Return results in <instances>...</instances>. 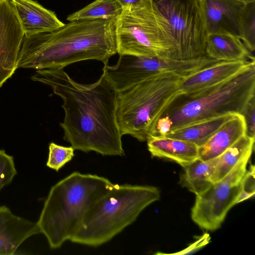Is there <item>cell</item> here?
Here are the masks:
<instances>
[{
    "instance_id": "obj_30",
    "label": "cell",
    "mask_w": 255,
    "mask_h": 255,
    "mask_svg": "<svg viewBox=\"0 0 255 255\" xmlns=\"http://www.w3.org/2000/svg\"><path fill=\"white\" fill-rule=\"evenodd\" d=\"M241 0L244 1L246 2H248L252 1H253V0Z\"/></svg>"
},
{
    "instance_id": "obj_3",
    "label": "cell",
    "mask_w": 255,
    "mask_h": 255,
    "mask_svg": "<svg viewBox=\"0 0 255 255\" xmlns=\"http://www.w3.org/2000/svg\"><path fill=\"white\" fill-rule=\"evenodd\" d=\"M113 184L101 176L75 171L51 188L37 222L51 249L71 240L89 207Z\"/></svg>"
},
{
    "instance_id": "obj_29",
    "label": "cell",
    "mask_w": 255,
    "mask_h": 255,
    "mask_svg": "<svg viewBox=\"0 0 255 255\" xmlns=\"http://www.w3.org/2000/svg\"><path fill=\"white\" fill-rule=\"evenodd\" d=\"M122 6V8L128 7L137 8L145 6L151 0H117Z\"/></svg>"
},
{
    "instance_id": "obj_21",
    "label": "cell",
    "mask_w": 255,
    "mask_h": 255,
    "mask_svg": "<svg viewBox=\"0 0 255 255\" xmlns=\"http://www.w3.org/2000/svg\"><path fill=\"white\" fill-rule=\"evenodd\" d=\"M122 7L117 0H95L79 10L68 15L71 21L79 19H97L116 17Z\"/></svg>"
},
{
    "instance_id": "obj_8",
    "label": "cell",
    "mask_w": 255,
    "mask_h": 255,
    "mask_svg": "<svg viewBox=\"0 0 255 255\" xmlns=\"http://www.w3.org/2000/svg\"><path fill=\"white\" fill-rule=\"evenodd\" d=\"M169 27L175 59H193L206 55L207 32L201 0H152Z\"/></svg>"
},
{
    "instance_id": "obj_2",
    "label": "cell",
    "mask_w": 255,
    "mask_h": 255,
    "mask_svg": "<svg viewBox=\"0 0 255 255\" xmlns=\"http://www.w3.org/2000/svg\"><path fill=\"white\" fill-rule=\"evenodd\" d=\"M116 17L75 20L51 32L24 35L17 68L62 69L88 60L108 64L117 53Z\"/></svg>"
},
{
    "instance_id": "obj_23",
    "label": "cell",
    "mask_w": 255,
    "mask_h": 255,
    "mask_svg": "<svg viewBox=\"0 0 255 255\" xmlns=\"http://www.w3.org/2000/svg\"><path fill=\"white\" fill-rule=\"evenodd\" d=\"M75 149L71 146H64L51 142L49 145V154L46 165L58 171L75 156Z\"/></svg>"
},
{
    "instance_id": "obj_12",
    "label": "cell",
    "mask_w": 255,
    "mask_h": 255,
    "mask_svg": "<svg viewBox=\"0 0 255 255\" xmlns=\"http://www.w3.org/2000/svg\"><path fill=\"white\" fill-rule=\"evenodd\" d=\"M255 58L219 61L183 79L180 85L181 96L192 98L220 85L255 62Z\"/></svg>"
},
{
    "instance_id": "obj_13",
    "label": "cell",
    "mask_w": 255,
    "mask_h": 255,
    "mask_svg": "<svg viewBox=\"0 0 255 255\" xmlns=\"http://www.w3.org/2000/svg\"><path fill=\"white\" fill-rule=\"evenodd\" d=\"M41 233L37 223L14 215L0 206V255H12L29 237Z\"/></svg>"
},
{
    "instance_id": "obj_11",
    "label": "cell",
    "mask_w": 255,
    "mask_h": 255,
    "mask_svg": "<svg viewBox=\"0 0 255 255\" xmlns=\"http://www.w3.org/2000/svg\"><path fill=\"white\" fill-rule=\"evenodd\" d=\"M201 1L207 35L226 33L241 39L247 2L241 0Z\"/></svg>"
},
{
    "instance_id": "obj_20",
    "label": "cell",
    "mask_w": 255,
    "mask_h": 255,
    "mask_svg": "<svg viewBox=\"0 0 255 255\" xmlns=\"http://www.w3.org/2000/svg\"><path fill=\"white\" fill-rule=\"evenodd\" d=\"M254 143L255 139L245 134L220 155L211 177L212 183L222 180L240 161L247 156L252 155Z\"/></svg>"
},
{
    "instance_id": "obj_1",
    "label": "cell",
    "mask_w": 255,
    "mask_h": 255,
    "mask_svg": "<svg viewBox=\"0 0 255 255\" xmlns=\"http://www.w3.org/2000/svg\"><path fill=\"white\" fill-rule=\"evenodd\" d=\"M33 81L52 89L63 100V139L75 149L103 156L125 155L117 112V93L102 74L95 82L81 84L64 70H38Z\"/></svg>"
},
{
    "instance_id": "obj_10",
    "label": "cell",
    "mask_w": 255,
    "mask_h": 255,
    "mask_svg": "<svg viewBox=\"0 0 255 255\" xmlns=\"http://www.w3.org/2000/svg\"><path fill=\"white\" fill-rule=\"evenodd\" d=\"M24 37L11 0H0V88L14 73Z\"/></svg>"
},
{
    "instance_id": "obj_17",
    "label": "cell",
    "mask_w": 255,
    "mask_h": 255,
    "mask_svg": "<svg viewBox=\"0 0 255 255\" xmlns=\"http://www.w3.org/2000/svg\"><path fill=\"white\" fill-rule=\"evenodd\" d=\"M206 55L220 61H234L255 58L239 38L226 33L207 35Z\"/></svg>"
},
{
    "instance_id": "obj_7",
    "label": "cell",
    "mask_w": 255,
    "mask_h": 255,
    "mask_svg": "<svg viewBox=\"0 0 255 255\" xmlns=\"http://www.w3.org/2000/svg\"><path fill=\"white\" fill-rule=\"evenodd\" d=\"M115 32L119 55L174 58L169 27L152 0L139 8H123L116 17Z\"/></svg>"
},
{
    "instance_id": "obj_19",
    "label": "cell",
    "mask_w": 255,
    "mask_h": 255,
    "mask_svg": "<svg viewBox=\"0 0 255 255\" xmlns=\"http://www.w3.org/2000/svg\"><path fill=\"white\" fill-rule=\"evenodd\" d=\"M234 115L228 114L197 122L171 130L165 136L189 141L199 147Z\"/></svg>"
},
{
    "instance_id": "obj_15",
    "label": "cell",
    "mask_w": 255,
    "mask_h": 255,
    "mask_svg": "<svg viewBox=\"0 0 255 255\" xmlns=\"http://www.w3.org/2000/svg\"><path fill=\"white\" fill-rule=\"evenodd\" d=\"M146 141L152 157L174 161L183 167L198 158V146L189 141L159 135H150Z\"/></svg>"
},
{
    "instance_id": "obj_16",
    "label": "cell",
    "mask_w": 255,
    "mask_h": 255,
    "mask_svg": "<svg viewBox=\"0 0 255 255\" xmlns=\"http://www.w3.org/2000/svg\"><path fill=\"white\" fill-rule=\"evenodd\" d=\"M245 133L246 125L243 115L235 114L204 144L198 147V158L207 161L219 156Z\"/></svg>"
},
{
    "instance_id": "obj_9",
    "label": "cell",
    "mask_w": 255,
    "mask_h": 255,
    "mask_svg": "<svg viewBox=\"0 0 255 255\" xmlns=\"http://www.w3.org/2000/svg\"><path fill=\"white\" fill-rule=\"evenodd\" d=\"M251 155L242 159L222 180L196 195L191 216L200 228L213 231L221 227L229 211L236 204Z\"/></svg>"
},
{
    "instance_id": "obj_4",
    "label": "cell",
    "mask_w": 255,
    "mask_h": 255,
    "mask_svg": "<svg viewBox=\"0 0 255 255\" xmlns=\"http://www.w3.org/2000/svg\"><path fill=\"white\" fill-rule=\"evenodd\" d=\"M159 189L148 185H113L89 207L71 240L96 247L111 241L158 200Z\"/></svg>"
},
{
    "instance_id": "obj_26",
    "label": "cell",
    "mask_w": 255,
    "mask_h": 255,
    "mask_svg": "<svg viewBox=\"0 0 255 255\" xmlns=\"http://www.w3.org/2000/svg\"><path fill=\"white\" fill-rule=\"evenodd\" d=\"M242 192L249 194L251 197L255 195V166L252 165L247 170L242 182Z\"/></svg>"
},
{
    "instance_id": "obj_25",
    "label": "cell",
    "mask_w": 255,
    "mask_h": 255,
    "mask_svg": "<svg viewBox=\"0 0 255 255\" xmlns=\"http://www.w3.org/2000/svg\"><path fill=\"white\" fill-rule=\"evenodd\" d=\"M243 115L246 125L245 134L255 139V96H253L246 105L241 114Z\"/></svg>"
},
{
    "instance_id": "obj_24",
    "label": "cell",
    "mask_w": 255,
    "mask_h": 255,
    "mask_svg": "<svg viewBox=\"0 0 255 255\" xmlns=\"http://www.w3.org/2000/svg\"><path fill=\"white\" fill-rule=\"evenodd\" d=\"M16 173L13 157L0 150V189L9 184Z\"/></svg>"
},
{
    "instance_id": "obj_6",
    "label": "cell",
    "mask_w": 255,
    "mask_h": 255,
    "mask_svg": "<svg viewBox=\"0 0 255 255\" xmlns=\"http://www.w3.org/2000/svg\"><path fill=\"white\" fill-rule=\"evenodd\" d=\"M255 94V62L204 93L190 98L181 96L183 99H176L163 116L172 120L171 130L226 115L241 114Z\"/></svg>"
},
{
    "instance_id": "obj_18",
    "label": "cell",
    "mask_w": 255,
    "mask_h": 255,
    "mask_svg": "<svg viewBox=\"0 0 255 255\" xmlns=\"http://www.w3.org/2000/svg\"><path fill=\"white\" fill-rule=\"evenodd\" d=\"M218 159L219 156L207 161L196 159L183 167L180 184L196 195L203 193L213 184L211 177Z\"/></svg>"
},
{
    "instance_id": "obj_28",
    "label": "cell",
    "mask_w": 255,
    "mask_h": 255,
    "mask_svg": "<svg viewBox=\"0 0 255 255\" xmlns=\"http://www.w3.org/2000/svg\"><path fill=\"white\" fill-rule=\"evenodd\" d=\"M210 239V238L209 235L208 234L205 233L203 235V236L200 237L199 240L196 241L193 244L191 245L189 247L181 251L180 252L174 253V254L181 255L192 253L193 252L200 249L201 248L208 244Z\"/></svg>"
},
{
    "instance_id": "obj_14",
    "label": "cell",
    "mask_w": 255,
    "mask_h": 255,
    "mask_svg": "<svg viewBox=\"0 0 255 255\" xmlns=\"http://www.w3.org/2000/svg\"><path fill=\"white\" fill-rule=\"evenodd\" d=\"M24 35L54 31L64 25L55 13L34 0H11Z\"/></svg>"
},
{
    "instance_id": "obj_5",
    "label": "cell",
    "mask_w": 255,
    "mask_h": 255,
    "mask_svg": "<svg viewBox=\"0 0 255 255\" xmlns=\"http://www.w3.org/2000/svg\"><path fill=\"white\" fill-rule=\"evenodd\" d=\"M185 78L174 74L151 77L117 93V120L122 135L144 141L157 135L156 126L167 109L180 96Z\"/></svg>"
},
{
    "instance_id": "obj_22",
    "label": "cell",
    "mask_w": 255,
    "mask_h": 255,
    "mask_svg": "<svg viewBox=\"0 0 255 255\" xmlns=\"http://www.w3.org/2000/svg\"><path fill=\"white\" fill-rule=\"evenodd\" d=\"M250 52L255 49V0L247 2L241 39Z\"/></svg>"
},
{
    "instance_id": "obj_27",
    "label": "cell",
    "mask_w": 255,
    "mask_h": 255,
    "mask_svg": "<svg viewBox=\"0 0 255 255\" xmlns=\"http://www.w3.org/2000/svg\"><path fill=\"white\" fill-rule=\"evenodd\" d=\"M173 122L169 117L164 115L157 121L156 129L157 135L160 136L166 135L171 129Z\"/></svg>"
}]
</instances>
